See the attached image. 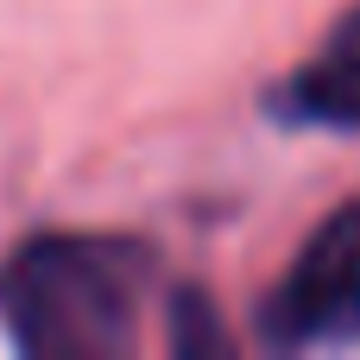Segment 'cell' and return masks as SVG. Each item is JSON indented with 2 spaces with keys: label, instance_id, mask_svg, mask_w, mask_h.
Wrapping results in <instances>:
<instances>
[{
  "label": "cell",
  "instance_id": "cell-2",
  "mask_svg": "<svg viewBox=\"0 0 360 360\" xmlns=\"http://www.w3.org/2000/svg\"><path fill=\"white\" fill-rule=\"evenodd\" d=\"M266 335L285 348H323L360 335V196L342 202L291 259L285 285L259 310Z\"/></svg>",
  "mask_w": 360,
  "mask_h": 360
},
{
  "label": "cell",
  "instance_id": "cell-1",
  "mask_svg": "<svg viewBox=\"0 0 360 360\" xmlns=\"http://www.w3.org/2000/svg\"><path fill=\"white\" fill-rule=\"evenodd\" d=\"M152 247L127 234H38L0 266V329L38 360H120L139 348Z\"/></svg>",
  "mask_w": 360,
  "mask_h": 360
},
{
  "label": "cell",
  "instance_id": "cell-4",
  "mask_svg": "<svg viewBox=\"0 0 360 360\" xmlns=\"http://www.w3.org/2000/svg\"><path fill=\"white\" fill-rule=\"evenodd\" d=\"M171 354L177 360H221L228 354V329H221L209 291H196V285L171 291Z\"/></svg>",
  "mask_w": 360,
  "mask_h": 360
},
{
  "label": "cell",
  "instance_id": "cell-3",
  "mask_svg": "<svg viewBox=\"0 0 360 360\" xmlns=\"http://www.w3.org/2000/svg\"><path fill=\"white\" fill-rule=\"evenodd\" d=\"M272 114L297 127H335V133L360 127V6L335 19L316 57L291 70V82L272 95Z\"/></svg>",
  "mask_w": 360,
  "mask_h": 360
}]
</instances>
